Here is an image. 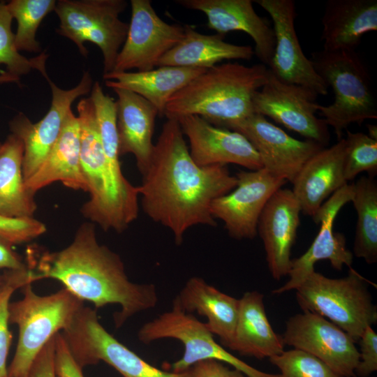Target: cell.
Segmentation results:
<instances>
[{"mask_svg": "<svg viewBox=\"0 0 377 377\" xmlns=\"http://www.w3.org/2000/svg\"><path fill=\"white\" fill-rule=\"evenodd\" d=\"M237 186L211 205L214 219L224 223L228 235L236 239H252L258 234L260 216L271 196L287 182L265 169L241 170Z\"/></svg>", "mask_w": 377, "mask_h": 377, "instance_id": "obj_13", "label": "cell"}, {"mask_svg": "<svg viewBox=\"0 0 377 377\" xmlns=\"http://www.w3.org/2000/svg\"><path fill=\"white\" fill-rule=\"evenodd\" d=\"M3 274H0V288L3 283Z\"/></svg>", "mask_w": 377, "mask_h": 377, "instance_id": "obj_45", "label": "cell"}, {"mask_svg": "<svg viewBox=\"0 0 377 377\" xmlns=\"http://www.w3.org/2000/svg\"><path fill=\"white\" fill-rule=\"evenodd\" d=\"M24 144L10 134L0 145V214L13 218L34 217L37 209L34 195L23 176Z\"/></svg>", "mask_w": 377, "mask_h": 377, "instance_id": "obj_30", "label": "cell"}, {"mask_svg": "<svg viewBox=\"0 0 377 377\" xmlns=\"http://www.w3.org/2000/svg\"><path fill=\"white\" fill-rule=\"evenodd\" d=\"M138 186L143 212L168 228L177 245L198 225L214 227L213 201L237 186L227 166L198 165L192 159L184 135L175 119L163 124L150 164Z\"/></svg>", "mask_w": 377, "mask_h": 377, "instance_id": "obj_1", "label": "cell"}, {"mask_svg": "<svg viewBox=\"0 0 377 377\" xmlns=\"http://www.w3.org/2000/svg\"><path fill=\"white\" fill-rule=\"evenodd\" d=\"M228 129L244 135L258 151L263 168L293 184L306 161L325 147L310 140L293 138L263 115L253 113Z\"/></svg>", "mask_w": 377, "mask_h": 377, "instance_id": "obj_17", "label": "cell"}, {"mask_svg": "<svg viewBox=\"0 0 377 377\" xmlns=\"http://www.w3.org/2000/svg\"><path fill=\"white\" fill-rule=\"evenodd\" d=\"M191 369L193 377H245L241 371L214 360L198 362Z\"/></svg>", "mask_w": 377, "mask_h": 377, "instance_id": "obj_41", "label": "cell"}, {"mask_svg": "<svg viewBox=\"0 0 377 377\" xmlns=\"http://www.w3.org/2000/svg\"><path fill=\"white\" fill-rule=\"evenodd\" d=\"M344 177L346 182L367 172L374 177L377 173V140L362 132L346 131Z\"/></svg>", "mask_w": 377, "mask_h": 377, "instance_id": "obj_35", "label": "cell"}, {"mask_svg": "<svg viewBox=\"0 0 377 377\" xmlns=\"http://www.w3.org/2000/svg\"><path fill=\"white\" fill-rule=\"evenodd\" d=\"M138 339L145 344L163 339L179 341L184 347L181 358L173 362L172 371L189 369L198 362L214 360L227 363L247 377H281L258 370L233 355L219 344L206 324L193 313H186L175 298L172 308L145 323L138 332Z\"/></svg>", "mask_w": 377, "mask_h": 377, "instance_id": "obj_9", "label": "cell"}, {"mask_svg": "<svg viewBox=\"0 0 377 377\" xmlns=\"http://www.w3.org/2000/svg\"><path fill=\"white\" fill-rule=\"evenodd\" d=\"M54 369L56 377H84L62 333L54 336Z\"/></svg>", "mask_w": 377, "mask_h": 377, "instance_id": "obj_39", "label": "cell"}, {"mask_svg": "<svg viewBox=\"0 0 377 377\" xmlns=\"http://www.w3.org/2000/svg\"><path fill=\"white\" fill-rule=\"evenodd\" d=\"M131 5L127 36L112 72L154 69L164 54L184 36V26L163 21L150 0H131Z\"/></svg>", "mask_w": 377, "mask_h": 377, "instance_id": "obj_12", "label": "cell"}, {"mask_svg": "<svg viewBox=\"0 0 377 377\" xmlns=\"http://www.w3.org/2000/svg\"><path fill=\"white\" fill-rule=\"evenodd\" d=\"M271 17L275 47L267 67L280 81L307 88L318 95H327L328 87L315 71L298 40L295 28V3L293 0L255 1Z\"/></svg>", "mask_w": 377, "mask_h": 377, "instance_id": "obj_16", "label": "cell"}, {"mask_svg": "<svg viewBox=\"0 0 377 377\" xmlns=\"http://www.w3.org/2000/svg\"><path fill=\"white\" fill-rule=\"evenodd\" d=\"M117 96V128L119 156L133 154L142 175L154 150L152 142L157 109L140 95L124 89H112Z\"/></svg>", "mask_w": 377, "mask_h": 377, "instance_id": "obj_23", "label": "cell"}, {"mask_svg": "<svg viewBox=\"0 0 377 377\" xmlns=\"http://www.w3.org/2000/svg\"><path fill=\"white\" fill-rule=\"evenodd\" d=\"M189 142V153L199 166L238 165L248 170L263 168L260 156L242 133L214 126L197 115L176 118Z\"/></svg>", "mask_w": 377, "mask_h": 377, "instance_id": "obj_19", "label": "cell"}, {"mask_svg": "<svg viewBox=\"0 0 377 377\" xmlns=\"http://www.w3.org/2000/svg\"><path fill=\"white\" fill-rule=\"evenodd\" d=\"M360 360L355 374L358 377H369L377 370V334L372 326H367L358 341Z\"/></svg>", "mask_w": 377, "mask_h": 377, "instance_id": "obj_38", "label": "cell"}, {"mask_svg": "<svg viewBox=\"0 0 377 377\" xmlns=\"http://www.w3.org/2000/svg\"><path fill=\"white\" fill-rule=\"evenodd\" d=\"M186 313L205 316L209 330L219 338L221 345L230 348L234 339L239 300L227 295L202 278H190L175 297Z\"/></svg>", "mask_w": 377, "mask_h": 377, "instance_id": "obj_26", "label": "cell"}, {"mask_svg": "<svg viewBox=\"0 0 377 377\" xmlns=\"http://www.w3.org/2000/svg\"><path fill=\"white\" fill-rule=\"evenodd\" d=\"M310 60L318 75L330 87L334 101L318 105V111L337 139L351 124L377 119V100L369 72L356 51H316Z\"/></svg>", "mask_w": 377, "mask_h": 377, "instance_id": "obj_5", "label": "cell"}, {"mask_svg": "<svg viewBox=\"0 0 377 377\" xmlns=\"http://www.w3.org/2000/svg\"><path fill=\"white\" fill-rule=\"evenodd\" d=\"M284 345L306 351L343 377H356L360 360L355 341L337 325L318 314L303 311L287 320Z\"/></svg>", "mask_w": 377, "mask_h": 377, "instance_id": "obj_15", "label": "cell"}, {"mask_svg": "<svg viewBox=\"0 0 377 377\" xmlns=\"http://www.w3.org/2000/svg\"><path fill=\"white\" fill-rule=\"evenodd\" d=\"M20 77L13 75L6 71L0 72V84L20 82ZM1 145V143H0Z\"/></svg>", "mask_w": 377, "mask_h": 377, "instance_id": "obj_43", "label": "cell"}, {"mask_svg": "<svg viewBox=\"0 0 377 377\" xmlns=\"http://www.w3.org/2000/svg\"><path fill=\"white\" fill-rule=\"evenodd\" d=\"M45 232V225L34 217L13 218L0 214V236L13 244L30 242Z\"/></svg>", "mask_w": 377, "mask_h": 377, "instance_id": "obj_37", "label": "cell"}, {"mask_svg": "<svg viewBox=\"0 0 377 377\" xmlns=\"http://www.w3.org/2000/svg\"><path fill=\"white\" fill-rule=\"evenodd\" d=\"M207 69L158 66L146 71L111 72L103 75L106 87L133 91L152 104L163 117L170 98Z\"/></svg>", "mask_w": 377, "mask_h": 377, "instance_id": "obj_28", "label": "cell"}, {"mask_svg": "<svg viewBox=\"0 0 377 377\" xmlns=\"http://www.w3.org/2000/svg\"><path fill=\"white\" fill-rule=\"evenodd\" d=\"M353 193V184H347L323 203L312 217L313 222L320 226L318 233L305 253L292 259L288 275L289 279L284 285L273 290L274 294L295 290L315 270L314 265L320 260H329L332 267L337 270H342L345 265L352 268L353 254L346 246L344 235L334 232L333 224L341 209L351 201Z\"/></svg>", "mask_w": 377, "mask_h": 377, "instance_id": "obj_18", "label": "cell"}, {"mask_svg": "<svg viewBox=\"0 0 377 377\" xmlns=\"http://www.w3.org/2000/svg\"><path fill=\"white\" fill-rule=\"evenodd\" d=\"M31 269L36 281L52 279L78 299L98 309L121 306L114 314L116 328L134 315L156 307L158 297L153 283H136L127 276L121 257L98 243L94 223L82 224L72 242L54 252L45 251Z\"/></svg>", "mask_w": 377, "mask_h": 377, "instance_id": "obj_2", "label": "cell"}, {"mask_svg": "<svg viewBox=\"0 0 377 377\" xmlns=\"http://www.w3.org/2000/svg\"><path fill=\"white\" fill-rule=\"evenodd\" d=\"M353 186L351 202L357 213L353 254L374 264L377 262V182L363 176Z\"/></svg>", "mask_w": 377, "mask_h": 377, "instance_id": "obj_31", "label": "cell"}, {"mask_svg": "<svg viewBox=\"0 0 377 377\" xmlns=\"http://www.w3.org/2000/svg\"><path fill=\"white\" fill-rule=\"evenodd\" d=\"M80 127V163L89 199L81 212L103 230L121 232L138 216V186L110 166L101 144L95 108L90 97L77 105Z\"/></svg>", "mask_w": 377, "mask_h": 377, "instance_id": "obj_4", "label": "cell"}, {"mask_svg": "<svg viewBox=\"0 0 377 377\" xmlns=\"http://www.w3.org/2000/svg\"><path fill=\"white\" fill-rule=\"evenodd\" d=\"M181 6L203 13L207 27L226 36L230 31H243L255 43L254 54L269 66L275 47V34L269 22L260 17L251 0H176Z\"/></svg>", "mask_w": 377, "mask_h": 377, "instance_id": "obj_21", "label": "cell"}, {"mask_svg": "<svg viewBox=\"0 0 377 377\" xmlns=\"http://www.w3.org/2000/svg\"><path fill=\"white\" fill-rule=\"evenodd\" d=\"M54 336L44 346L36 357L29 377H56L54 369Z\"/></svg>", "mask_w": 377, "mask_h": 377, "instance_id": "obj_40", "label": "cell"}, {"mask_svg": "<svg viewBox=\"0 0 377 377\" xmlns=\"http://www.w3.org/2000/svg\"><path fill=\"white\" fill-rule=\"evenodd\" d=\"M317 96L307 88L280 81L268 69L265 84L253 95V112L325 147L330 134L324 119L316 114Z\"/></svg>", "mask_w": 377, "mask_h": 377, "instance_id": "obj_11", "label": "cell"}, {"mask_svg": "<svg viewBox=\"0 0 377 377\" xmlns=\"http://www.w3.org/2000/svg\"><path fill=\"white\" fill-rule=\"evenodd\" d=\"M268 68L227 62L208 68L176 92L168 102L164 116L176 119L197 115L228 128L253 114V97L266 82Z\"/></svg>", "mask_w": 377, "mask_h": 377, "instance_id": "obj_3", "label": "cell"}, {"mask_svg": "<svg viewBox=\"0 0 377 377\" xmlns=\"http://www.w3.org/2000/svg\"><path fill=\"white\" fill-rule=\"evenodd\" d=\"M54 0H12L6 3L13 19L17 23L15 34L17 50L31 52H40L41 47L36 39L40 23L52 11H54Z\"/></svg>", "mask_w": 377, "mask_h": 377, "instance_id": "obj_32", "label": "cell"}, {"mask_svg": "<svg viewBox=\"0 0 377 377\" xmlns=\"http://www.w3.org/2000/svg\"><path fill=\"white\" fill-rule=\"evenodd\" d=\"M57 181L69 188L87 192L81 169L80 123L71 110L48 156L35 174L25 181V185L35 195L40 189Z\"/></svg>", "mask_w": 377, "mask_h": 377, "instance_id": "obj_25", "label": "cell"}, {"mask_svg": "<svg viewBox=\"0 0 377 377\" xmlns=\"http://www.w3.org/2000/svg\"><path fill=\"white\" fill-rule=\"evenodd\" d=\"M3 274V281L0 288V377H8L6 362L12 340L8 327L10 300L16 290L32 283L36 279L29 267L22 270H7Z\"/></svg>", "mask_w": 377, "mask_h": 377, "instance_id": "obj_34", "label": "cell"}, {"mask_svg": "<svg viewBox=\"0 0 377 377\" xmlns=\"http://www.w3.org/2000/svg\"><path fill=\"white\" fill-rule=\"evenodd\" d=\"M23 297L8 306L9 324L18 327L13 358L8 367V377H29L31 367L44 346L59 330L72 323L84 302L66 288L40 296L28 283L22 288Z\"/></svg>", "mask_w": 377, "mask_h": 377, "instance_id": "obj_6", "label": "cell"}, {"mask_svg": "<svg viewBox=\"0 0 377 377\" xmlns=\"http://www.w3.org/2000/svg\"><path fill=\"white\" fill-rule=\"evenodd\" d=\"M127 4L125 0L57 1V32L72 40L85 57L88 50L84 43L97 45L103 57V75L111 73L128 34V24L119 17Z\"/></svg>", "mask_w": 377, "mask_h": 377, "instance_id": "obj_8", "label": "cell"}, {"mask_svg": "<svg viewBox=\"0 0 377 377\" xmlns=\"http://www.w3.org/2000/svg\"><path fill=\"white\" fill-rule=\"evenodd\" d=\"M264 295L253 290L239 299V313L230 350L257 359L270 358L284 350L281 335L272 327L266 315Z\"/></svg>", "mask_w": 377, "mask_h": 377, "instance_id": "obj_27", "label": "cell"}, {"mask_svg": "<svg viewBox=\"0 0 377 377\" xmlns=\"http://www.w3.org/2000/svg\"><path fill=\"white\" fill-rule=\"evenodd\" d=\"M12 20L6 3L0 2V65H5L7 72L19 77L32 69L38 71L45 77L47 55L42 52L31 59L22 55L15 47V34L11 29Z\"/></svg>", "mask_w": 377, "mask_h": 377, "instance_id": "obj_33", "label": "cell"}, {"mask_svg": "<svg viewBox=\"0 0 377 377\" xmlns=\"http://www.w3.org/2000/svg\"><path fill=\"white\" fill-rule=\"evenodd\" d=\"M62 334L82 368L103 361L123 377H193L191 368L168 371L146 362L110 334L99 322L96 310L89 307L84 306Z\"/></svg>", "mask_w": 377, "mask_h": 377, "instance_id": "obj_10", "label": "cell"}, {"mask_svg": "<svg viewBox=\"0 0 377 377\" xmlns=\"http://www.w3.org/2000/svg\"><path fill=\"white\" fill-rule=\"evenodd\" d=\"M183 39L160 59L157 66H178L208 69L223 60H251L254 50L250 45L224 40L219 34L207 35L185 24Z\"/></svg>", "mask_w": 377, "mask_h": 377, "instance_id": "obj_29", "label": "cell"}, {"mask_svg": "<svg viewBox=\"0 0 377 377\" xmlns=\"http://www.w3.org/2000/svg\"><path fill=\"white\" fill-rule=\"evenodd\" d=\"M52 91L51 106L39 121L33 124L22 113L10 122L12 133L18 136L24 144L23 176L24 182L38 170L62 131L71 106L78 97L91 91L93 81L85 71L77 85L71 89L58 87L47 75Z\"/></svg>", "mask_w": 377, "mask_h": 377, "instance_id": "obj_14", "label": "cell"}, {"mask_svg": "<svg viewBox=\"0 0 377 377\" xmlns=\"http://www.w3.org/2000/svg\"><path fill=\"white\" fill-rule=\"evenodd\" d=\"M13 244L0 236V269L22 270L28 268L21 257L15 251Z\"/></svg>", "mask_w": 377, "mask_h": 377, "instance_id": "obj_42", "label": "cell"}, {"mask_svg": "<svg viewBox=\"0 0 377 377\" xmlns=\"http://www.w3.org/2000/svg\"><path fill=\"white\" fill-rule=\"evenodd\" d=\"M368 136L371 138L377 140V126L375 124H367Z\"/></svg>", "mask_w": 377, "mask_h": 377, "instance_id": "obj_44", "label": "cell"}, {"mask_svg": "<svg viewBox=\"0 0 377 377\" xmlns=\"http://www.w3.org/2000/svg\"><path fill=\"white\" fill-rule=\"evenodd\" d=\"M346 141L324 147L304 165L293 182L292 191L301 212L311 218L323 203L348 182L344 177Z\"/></svg>", "mask_w": 377, "mask_h": 377, "instance_id": "obj_22", "label": "cell"}, {"mask_svg": "<svg viewBox=\"0 0 377 377\" xmlns=\"http://www.w3.org/2000/svg\"><path fill=\"white\" fill-rule=\"evenodd\" d=\"M369 282L353 268L338 279L314 270L295 289L296 300L302 311L323 316L357 342L364 329L377 322Z\"/></svg>", "mask_w": 377, "mask_h": 377, "instance_id": "obj_7", "label": "cell"}, {"mask_svg": "<svg viewBox=\"0 0 377 377\" xmlns=\"http://www.w3.org/2000/svg\"><path fill=\"white\" fill-rule=\"evenodd\" d=\"M300 213L292 190L281 188L271 196L260 216L257 231L263 242L268 269L276 280L288 276L290 270Z\"/></svg>", "mask_w": 377, "mask_h": 377, "instance_id": "obj_20", "label": "cell"}, {"mask_svg": "<svg viewBox=\"0 0 377 377\" xmlns=\"http://www.w3.org/2000/svg\"><path fill=\"white\" fill-rule=\"evenodd\" d=\"M269 359L279 369L281 377H343L318 357L297 348Z\"/></svg>", "mask_w": 377, "mask_h": 377, "instance_id": "obj_36", "label": "cell"}, {"mask_svg": "<svg viewBox=\"0 0 377 377\" xmlns=\"http://www.w3.org/2000/svg\"><path fill=\"white\" fill-rule=\"evenodd\" d=\"M323 50L355 51L377 31V0H328L321 18Z\"/></svg>", "mask_w": 377, "mask_h": 377, "instance_id": "obj_24", "label": "cell"}]
</instances>
